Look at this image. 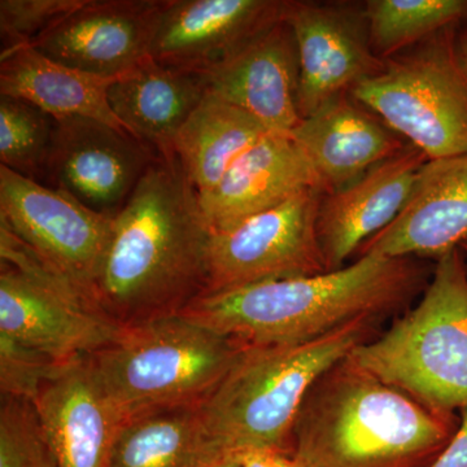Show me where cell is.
Wrapping results in <instances>:
<instances>
[{
  "mask_svg": "<svg viewBox=\"0 0 467 467\" xmlns=\"http://www.w3.org/2000/svg\"><path fill=\"white\" fill-rule=\"evenodd\" d=\"M209 235L177 158H159L113 221L95 303L124 328L180 315L204 294Z\"/></svg>",
  "mask_w": 467,
  "mask_h": 467,
  "instance_id": "obj_1",
  "label": "cell"
},
{
  "mask_svg": "<svg viewBox=\"0 0 467 467\" xmlns=\"http://www.w3.org/2000/svg\"><path fill=\"white\" fill-rule=\"evenodd\" d=\"M414 257L365 254L324 275L201 295L180 313L245 347L309 342L401 308L426 281Z\"/></svg>",
  "mask_w": 467,
  "mask_h": 467,
  "instance_id": "obj_2",
  "label": "cell"
},
{
  "mask_svg": "<svg viewBox=\"0 0 467 467\" xmlns=\"http://www.w3.org/2000/svg\"><path fill=\"white\" fill-rule=\"evenodd\" d=\"M459 425L348 356L313 384L288 454L297 467H430Z\"/></svg>",
  "mask_w": 467,
  "mask_h": 467,
  "instance_id": "obj_3",
  "label": "cell"
},
{
  "mask_svg": "<svg viewBox=\"0 0 467 467\" xmlns=\"http://www.w3.org/2000/svg\"><path fill=\"white\" fill-rule=\"evenodd\" d=\"M362 318L309 342L245 347L201 405L205 429L229 456L254 448L288 453L295 420L318 378L373 339Z\"/></svg>",
  "mask_w": 467,
  "mask_h": 467,
  "instance_id": "obj_4",
  "label": "cell"
},
{
  "mask_svg": "<svg viewBox=\"0 0 467 467\" xmlns=\"http://www.w3.org/2000/svg\"><path fill=\"white\" fill-rule=\"evenodd\" d=\"M349 356L429 407L467 409V267L461 248L439 257L416 308Z\"/></svg>",
  "mask_w": 467,
  "mask_h": 467,
  "instance_id": "obj_5",
  "label": "cell"
},
{
  "mask_svg": "<svg viewBox=\"0 0 467 467\" xmlns=\"http://www.w3.org/2000/svg\"><path fill=\"white\" fill-rule=\"evenodd\" d=\"M245 346L177 315L124 328L90 355L95 371L126 417L201 407Z\"/></svg>",
  "mask_w": 467,
  "mask_h": 467,
  "instance_id": "obj_6",
  "label": "cell"
},
{
  "mask_svg": "<svg viewBox=\"0 0 467 467\" xmlns=\"http://www.w3.org/2000/svg\"><path fill=\"white\" fill-rule=\"evenodd\" d=\"M460 27L384 60L379 73L350 90L429 160L467 155V72L457 51Z\"/></svg>",
  "mask_w": 467,
  "mask_h": 467,
  "instance_id": "obj_7",
  "label": "cell"
},
{
  "mask_svg": "<svg viewBox=\"0 0 467 467\" xmlns=\"http://www.w3.org/2000/svg\"><path fill=\"white\" fill-rule=\"evenodd\" d=\"M0 335L58 362L94 355L121 337L88 292L0 223Z\"/></svg>",
  "mask_w": 467,
  "mask_h": 467,
  "instance_id": "obj_8",
  "label": "cell"
},
{
  "mask_svg": "<svg viewBox=\"0 0 467 467\" xmlns=\"http://www.w3.org/2000/svg\"><path fill=\"white\" fill-rule=\"evenodd\" d=\"M325 195L322 189L306 190L232 229L211 233L204 294L327 273L317 227Z\"/></svg>",
  "mask_w": 467,
  "mask_h": 467,
  "instance_id": "obj_9",
  "label": "cell"
},
{
  "mask_svg": "<svg viewBox=\"0 0 467 467\" xmlns=\"http://www.w3.org/2000/svg\"><path fill=\"white\" fill-rule=\"evenodd\" d=\"M113 221L63 190L0 165V223L92 299Z\"/></svg>",
  "mask_w": 467,
  "mask_h": 467,
  "instance_id": "obj_10",
  "label": "cell"
},
{
  "mask_svg": "<svg viewBox=\"0 0 467 467\" xmlns=\"http://www.w3.org/2000/svg\"><path fill=\"white\" fill-rule=\"evenodd\" d=\"M159 158L149 144L103 122L55 119L46 180L92 211L116 217Z\"/></svg>",
  "mask_w": 467,
  "mask_h": 467,
  "instance_id": "obj_11",
  "label": "cell"
},
{
  "mask_svg": "<svg viewBox=\"0 0 467 467\" xmlns=\"http://www.w3.org/2000/svg\"><path fill=\"white\" fill-rule=\"evenodd\" d=\"M165 0H85L32 43L64 66L117 78L149 57Z\"/></svg>",
  "mask_w": 467,
  "mask_h": 467,
  "instance_id": "obj_12",
  "label": "cell"
},
{
  "mask_svg": "<svg viewBox=\"0 0 467 467\" xmlns=\"http://www.w3.org/2000/svg\"><path fill=\"white\" fill-rule=\"evenodd\" d=\"M285 17L299 55L297 110L313 115L328 100L383 69L368 43L367 18L339 5L287 2Z\"/></svg>",
  "mask_w": 467,
  "mask_h": 467,
  "instance_id": "obj_13",
  "label": "cell"
},
{
  "mask_svg": "<svg viewBox=\"0 0 467 467\" xmlns=\"http://www.w3.org/2000/svg\"><path fill=\"white\" fill-rule=\"evenodd\" d=\"M58 467H110L128 417L90 356L58 365L32 402Z\"/></svg>",
  "mask_w": 467,
  "mask_h": 467,
  "instance_id": "obj_14",
  "label": "cell"
},
{
  "mask_svg": "<svg viewBox=\"0 0 467 467\" xmlns=\"http://www.w3.org/2000/svg\"><path fill=\"white\" fill-rule=\"evenodd\" d=\"M196 76L205 94L245 110L270 131L291 133L301 121L299 55L285 14L223 63Z\"/></svg>",
  "mask_w": 467,
  "mask_h": 467,
  "instance_id": "obj_15",
  "label": "cell"
},
{
  "mask_svg": "<svg viewBox=\"0 0 467 467\" xmlns=\"http://www.w3.org/2000/svg\"><path fill=\"white\" fill-rule=\"evenodd\" d=\"M285 5L278 0H165L149 57L199 75L284 16Z\"/></svg>",
  "mask_w": 467,
  "mask_h": 467,
  "instance_id": "obj_16",
  "label": "cell"
},
{
  "mask_svg": "<svg viewBox=\"0 0 467 467\" xmlns=\"http://www.w3.org/2000/svg\"><path fill=\"white\" fill-rule=\"evenodd\" d=\"M427 160L423 150L408 143L355 182L326 193L317 227L327 272L342 269L348 257L400 214Z\"/></svg>",
  "mask_w": 467,
  "mask_h": 467,
  "instance_id": "obj_17",
  "label": "cell"
},
{
  "mask_svg": "<svg viewBox=\"0 0 467 467\" xmlns=\"http://www.w3.org/2000/svg\"><path fill=\"white\" fill-rule=\"evenodd\" d=\"M309 189L325 187L304 150L291 133L269 131L199 202L209 232L217 233Z\"/></svg>",
  "mask_w": 467,
  "mask_h": 467,
  "instance_id": "obj_18",
  "label": "cell"
},
{
  "mask_svg": "<svg viewBox=\"0 0 467 467\" xmlns=\"http://www.w3.org/2000/svg\"><path fill=\"white\" fill-rule=\"evenodd\" d=\"M467 242V155L427 160L400 214L368 239L359 256H434Z\"/></svg>",
  "mask_w": 467,
  "mask_h": 467,
  "instance_id": "obj_19",
  "label": "cell"
},
{
  "mask_svg": "<svg viewBox=\"0 0 467 467\" xmlns=\"http://www.w3.org/2000/svg\"><path fill=\"white\" fill-rule=\"evenodd\" d=\"M291 135L312 162L327 193L355 182L408 146L350 91L337 95L301 119Z\"/></svg>",
  "mask_w": 467,
  "mask_h": 467,
  "instance_id": "obj_20",
  "label": "cell"
},
{
  "mask_svg": "<svg viewBox=\"0 0 467 467\" xmlns=\"http://www.w3.org/2000/svg\"><path fill=\"white\" fill-rule=\"evenodd\" d=\"M205 97L201 78L144 57L109 88L113 112L160 158H171L178 131Z\"/></svg>",
  "mask_w": 467,
  "mask_h": 467,
  "instance_id": "obj_21",
  "label": "cell"
},
{
  "mask_svg": "<svg viewBox=\"0 0 467 467\" xmlns=\"http://www.w3.org/2000/svg\"><path fill=\"white\" fill-rule=\"evenodd\" d=\"M115 81L57 63L32 45L0 54V95L29 101L55 119H90L129 133L109 104Z\"/></svg>",
  "mask_w": 467,
  "mask_h": 467,
  "instance_id": "obj_22",
  "label": "cell"
},
{
  "mask_svg": "<svg viewBox=\"0 0 467 467\" xmlns=\"http://www.w3.org/2000/svg\"><path fill=\"white\" fill-rule=\"evenodd\" d=\"M269 129L256 117L205 94L173 142V155L199 196L214 189L234 161Z\"/></svg>",
  "mask_w": 467,
  "mask_h": 467,
  "instance_id": "obj_23",
  "label": "cell"
},
{
  "mask_svg": "<svg viewBox=\"0 0 467 467\" xmlns=\"http://www.w3.org/2000/svg\"><path fill=\"white\" fill-rule=\"evenodd\" d=\"M230 457L209 435L201 407L161 409L128 418L110 467H217Z\"/></svg>",
  "mask_w": 467,
  "mask_h": 467,
  "instance_id": "obj_24",
  "label": "cell"
},
{
  "mask_svg": "<svg viewBox=\"0 0 467 467\" xmlns=\"http://www.w3.org/2000/svg\"><path fill=\"white\" fill-rule=\"evenodd\" d=\"M365 18L371 51L389 60L442 30L466 26L467 0H371Z\"/></svg>",
  "mask_w": 467,
  "mask_h": 467,
  "instance_id": "obj_25",
  "label": "cell"
},
{
  "mask_svg": "<svg viewBox=\"0 0 467 467\" xmlns=\"http://www.w3.org/2000/svg\"><path fill=\"white\" fill-rule=\"evenodd\" d=\"M55 119L18 98L0 95V165L41 182L50 159Z\"/></svg>",
  "mask_w": 467,
  "mask_h": 467,
  "instance_id": "obj_26",
  "label": "cell"
},
{
  "mask_svg": "<svg viewBox=\"0 0 467 467\" xmlns=\"http://www.w3.org/2000/svg\"><path fill=\"white\" fill-rule=\"evenodd\" d=\"M0 467H58L30 401L2 396Z\"/></svg>",
  "mask_w": 467,
  "mask_h": 467,
  "instance_id": "obj_27",
  "label": "cell"
},
{
  "mask_svg": "<svg viewBox=\"0 0 467 467\" xmlns=\"http://www.w3.org/2000/svg\"><path fill=\"white\" fill-rule=\"evenodd\" d=\"M84 2L85 0H2V52L32 45L55 21L75 11Z\"/></svg>",
  "mask_w": 467,
  "mask_h": 467,
  "instance_id": "obj_28",
  "label": "cell"
},
{
  "mask_svg": "<svg viewBox=\"0 0 467 467\" xmlns=\"http://www.w3.org/2000/svg\"><path fill=\"white\" fill-rule=\"evenodd\" d=\"M58 365V362L38 350L0 335L2 396L33 402Z\"/></svg>",
  "mask_w": 467,
  "mask_h": 467,
  "instance_id": "obj_29",
  "label": "cell"
},
{
  "mask_svg": "<svg viewBox=\"0 0 467 467\" xmlns=\"http://www.w3.org/2000/svg\"><path fill=\"white\" fill-rule=\"evenodd\" d=\"M430 467H467V409L460 410L456 434Z\"/></svg>",
  "mask_w": 467,
  "mask_h": 467,
  "instance_id": "obj_30",
  "label": "cell"
},
{
  "mask_svg": "<svg viewBox=\"0 0 467 467\" xmlns=\"http://www.w3.org/2000/svg\"><path fill=\"white\" fill-rule=\"evenodd\" d=\"M238 467H297L290 454L272 448H254L234 454Z\"/></svg>",
  "mask_w": 467,
  "mask_h": 467,
  "instance_id": "obj_31",
  "label": "cell"
},
{
  "mask_svg": "<svg viewBox=\"0 0 467 467\" xmlns=\"http://www.w3.org/2000/svg\"><path fill=\"white\" fill-rule=\"evenodd\" d=\"M456 43L461 63H462L467 72V24L461 26L459 32H457Z\"/></svg>",
  "mask_w": 467,
  "mask_h": 467,
  "instance_id": "obj_32",
  "label": "cell"
},
{
  "mask_svg": "<svg viewBox=\"0 0 467 467\" xmlns=\"http://www.w3.org/2000/svg\"><path fill=\"white\" fill-rule=\"evenodd\" d=\"M217 467H238V465H236L235 460H234L232 456L230 459H227L225 462L221 463V465Z\"/></svg>",
  "mask_w": 467,
  "mask_h": 467,
  "instance_id": "obj_33",
  "label": "cell"
},
{
  "mask_svg": "<svg viewBox=\"0 0 467 467\" xmlns=\"http://www.w3.org/2000/svg\"><path fill=\"white\" fill-rule=\"evenodd\" d=\"M461 251H462L465 257H467V242L461 245Z\"/></svg>",
  "mask_w": 467,
  "mask_h": 467,
  "instance_id": "obj_34",
  "label": "cell"
}]
</instances>
